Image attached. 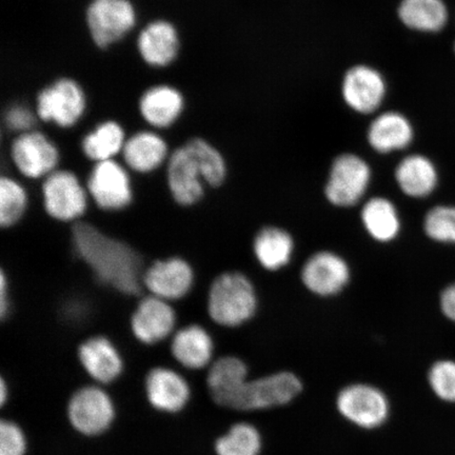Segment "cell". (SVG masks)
Listing matches in <instances>:
<instances>
[{
	"mask_svg": "<svg viewBox=\"0 0 455 455\" xmlns=\"http://www.w3.org/2000/svg\"><path fill=\"white\" fill-rule=\"evenodd\" d=\"M70 240L73 252L102 286L124 297H140L146 267L138 250L84 220L71 225Z\"/></svg>",
	"mask_w": 455,
	"mask_h": 455,
	"instance_id": "1",
	"label": "cell"
},
{
	"mask_svg": "<svg viewBox=\"0 0 455 455\" xmlns=\"http://www.w3.org/2000/svg\"><path fill=\"white\" fill-rule=\"evenodd\" d=\"M258 305L254 284L242 272L221 273L210 284L207 312L216 325L240 327L251 320Z\"/></svg>",
	"mask_w": 455,
	"mask_h": 455,
	"instance_id": "2",
	"label": "cell"
},
{
	"mask_svg": "<svg viewBox=\"0 0 455 455\" xmlns=\"http://www.w3.org/2000/svg\"><path fill=\"white\" fill-rule=\"evenodd\" d=\"M303 384L292 372L282 371L267 377L246 380L219 403L240 411H264L287 405L297 397Z\"/></svg>",
	"mask_w": 455,
	"mask_h": 455,
	"instance_id": "3",
	"label": "cell"
},
{
	"mask_svg": "<svg viewBox=\"0 0 455 455\" xmlns=\"http://www.w3.org/2000/svg\"><path fill=\"white\" fill-rule=\"evenodd\" d=\"M42 195L45 213L60 223L76 224L87 213V187L69 170H55L48 175L44 180Z\"/></svg>",
	"mask_w": 455,
	"mask_h": 455,
	"instance_id": "4",
	"label": "cell"
},
{
	"mask_svg": "<svg viewBox=\"0 0 455 455\" xmlns=\"http://www.w3.org/2000/svg\"><path fill=\"white\" fill-rule=\"evenodd\" d=\"M136 10L130 0H92L85 20L96 47L109 48L122 41L136 25Z\"/></svg>",
	"mask_w": 455,
	"mask_h": 455,
	"instance_id": "5",
	"label": "cell"
},
{
	"mask_svg": "<svg viewBox=\"0 0 455 455\" xmlns=\"http://www.w3.org/2000/svg\"><path fill=\"white\" fill-rule=\"evenodd\" d=\"M371 178V168L365 159L345 153L334 159L330 170L326 198L335 207H354L366 195Z\"/></svg>",
	"mask_w": 455,
	"mask_h": 455,
	"instance_id": "6",
	"label": "cell"
},
{
	"mask_svg": "<svg viewBox=\"0 0 455 455\" xmlns=\"http://www.w3.org/2000/svg\"><path fill=\"white\" fill-rule=\"evenodd\" d=\"M87 100L81 84L74 79H57L38 93L36 116L45 123L71 128L84 116Z\"/></svg>",
	"mask_w": 455,
	"mask_h": 455,
	"instance_id": "7",
	"label": "cell"
},
{
	"mask_svg": "<svg viewBox=\"0 0 455 455\" xmlns=\"http://www.w3.org/2000/svg\"><path fill=\"white\" fill-rule=\"evenodd\" d=\"M85 187L90 198L102 212H123L133 202L132 183L128 171L114 159L96 163Z\"/></svg>",
	"mask_w": 455,
	"mask_h": 455,
	"instance_id": "8",
	"label": "cell"
},
{
	"mask_svg": "<svg viewBox=\"0 0 455 455\" xmlns=\"http://www.w3.org/2000/svg\"><path fill=\"white\" fill-rule=\"evenodd\" d=\"M195 283V269L189 261L180 256L153 261L146 267L142 275V287L148 294L169 303L185 299Z\"/></svg>",
	"mask_w": 455,
	"mask_h": 455,
	"instance_id": "9",
	"label": "cell"
},
{
	"mask_svg": "<svg viewBox=\"0 0 455 455\" xmlns=\"http://www.w3.org/2000/svg\"><path fill=\"white\" fill-rule=\"evenodd\" d=\"M339 411L352 424L363 429L382 426L389 415V402L377 387L354 384L345 387L338 395Z\"/></svg>",
	"mask_w": 455,
	"mask_h": 455,
	"instance_id": "10",
	"label": "cell"
},
{
	"mask_svg": "<svg viewBox=\"0 0 455 455\" xmlns=\"http://www.w3.org/2000/svg\"><path fill=\"white\" fill-rule=\"evenodd\" d=\"M178 315L169 301L147 294L141 297L130 316L134 339L145 346H155L172 338Z\"/></svg>",
	"mask_w": 455,
	"mask_h": 455,
	"instance_id": "11",
	"label": "cell"
},
{
	"mask_svg": "<svg viewBox=\"0 0 455 455\" xmlns=\"http://www.w3.org/2000/svg\"><path fill=\"white\" fill-rule=\"evenodd\" d=\"M11 158L21 175L30 180L45 179L57 170L60 151L38 131L21 133L11 145Z\"/></svg>",
	"mask_w": 455,
	"mask_h": 455,
	"instance_id": "12",
	"label": "cell"
},
{
	"mask_svg": "<svg viewBox=\"0 0 455 455\" xmlns=\"http://www.w3.org/2000/svg\"><path fill=\"white\" fill-rule=\"evenodd\" d=\"M70 422L84 435H98L109 428L116 409L107 392L95 386L83 387L68 406Z\"/></svg>",
	"mask_w": 455,
	"mask_h": 455,
	"instance_id": "13",
	"label": "cell"
},
{
	"mask_svg": "<svg viewBox=\"0 0 455 455\" xmlns=\"http://www.w3.org/2000/svg\"><path fill=\"white\" fill-rule=\"evenodd\" d=\"M167 183L171 197L180 207L191 208L201 203L206 184L195 156L186 145L168 158Z\"/></svg>",
	"mask_w": 455,
	"mask_h": 455,
	"instance_id": "14",
	"label": "cell"
},
{
	"mask_svg": "<svg viewBox=\"0 0 455 455\" xmlns=\"http://www.w3.org/2000/svg\"><path fill=\"white\" fill-rule=\"evenodd\" d=\"M300 278L311 293L318 297H333L349 283L350 267L339 254L320 251L307 259Z\"/></svg>",
	"mask_w": 455,
	"mask_h": 455,
	"instance_id": "15",
	"label": "cell"
},
{
	"mask_svg": "<svg viewBox=\"0 0 455 455\" xmlns=\"http://www.w3.org/2000/svg\"><path fill=\"white\" fill-rule=\"evenodd\" d=\"M385 78L374 68L358 65L345 74L341 96L350 109L360 114H371L382 106L386 98Z\"/></svg>",
	"mask_w": 455,
	"mask_h": 455,
	"instance_id": "16",
	"label": "cell"
},
{
	"mask_svg": "<svg viewBox=\"0 0 455 455\" xmlns=\"http://www.w3.org/2000/svg\"><path fill=\"white\" fill-rule=\"evenodd\" d=\"M77 357L96 382L110 384L121 377L124 360L116 344L105 335H92L78 345Z\"/></svg>",
	"mask_w": 455,
	"mask_h": 455,
	"instance_id": "17",
	"label": "cell"
},
{
	"mask_svg": "<svg viewBox=\"0 0 455 455\" xmlns=\"http://www.w3.org/2000/svg\"><path fill=\"white\" fill-rule=\"evenodd\" d=\"M145 389L152 407L171 413L184 409L191 395L187 380L167 367L151 369L146 377Z\"/></svg>",
	"mask_w": 455,
	"mask_h": 455,
	"instance_id": "18",
	"label": "cell"
},
{
	"mask_svg": "<svg viewBox=\"0 0 455 455\" xmlns=\"http://www.w3.org/2000/svg\"><path fill=\"white\" fill-rule=\"evenodd\" d=\"M170 351L180 365L201 370L212 363L214 340L206 328L190 323L176 330L171 338Z\"/></svg>",
	"mask_w": 455,
	"mask_h": 455,
	"instance_id": "19",
	"label": "cell"
},
{
	"mask_svg": "<svg viewBox=\"0 0 455 455\" xmlns=\"http://www.w3.org/2000/svg\"><path fill=\"white\" fill-rule=\"evenodd\" d=\"M138 50L141 60L147 65L156 68L167 67L178 57L179 32L168 20L152 21L140 31Z\"/></svg>",
	"mask_w": 455,
	"mask_h": 455,
	"instance_id": "20",
	"label": "cell"
},
{
	"mask_svg": "<svg viewBox=\"0 0 455 455\" xmlns=\"http://www.w3.org/2000/svg\"><path fill=\"white\" fill-rule=\"evenodd\" d=\"M185 99L180 91L168 84H158L145 91L139 102L142 118L150 126L164 129L172 126L183 113Z\"/></svg>",
	"mask_w": 455,
	"mask_h": 455,
	"instance_id": "21",
	"label": "cell"
},
{
	"mask_svg": "<svg viewBox=\"0 0 455 455\" xmlns=\"http://www.w3.org/2000/svg\"><path fill=\"white\" fill-rule=\"evenodd\" d=\"M413 138L411 123L403 114L395 111L380 114L370 124L367 132L370 147L382 155L406 149Z\"/></svg>",
	"mask_w": 455,
	"mask_h": 455,
	"instance_id": "22",
	"label": "cell"
},
{
	"mask_svg": "<svg viewBox=\"0 0 455 455\" xmlns=\"http://www.w3.org/2000/svg\"><path fill=\"white\" fill-rule=\"evenodd\" d=\"M122 155L126 166L140 174L155 172L170 156L167 142L151 131H140L127 139Z\"/></svg>",
	"mask_w": 455,
	"mask_h": 455,
	"instance_id": "23",
	"label": "cell"
},
{
	"mask_svg": "<svg viewBox=\"0 0 455 455\" xmlns=\"http://www.w3.org/2000/svg\"><path fill=\"white\" fill-rule=\"evenodd\" d=\"M437 171L430 159L419 155L409 156L397 164L395 180L407 196H429L437 186Z\"/></svg>",
	"mask_w": 455,
	"mask_h": 455,
	"instance_id": "24",
	"label": "cell"
},
{
	"mask_svg": "<svg viewBox=\"0 0 455 455\" xmlns=\"http://www.w3.org/2000/svg\"><path fill=\"white\" fill-rule=\"evenodd\" d=\"M253 252L264 269L281 270L292 259L294 241L291 235L282 228L266 227L255 235Z\"/></svg>",
	"mask_w": 455,
	"mask_h": 455,
	"instance_id": "25",
	"label": "cell"
},
{
	"mask_svg": "<svg viewBox=\"0 0 455 455\" xmlns=\"http://www.w3.org/2000/svg\"><path fill=\"white\" fill-rule=\"evenodd\" d=\"M363 228L379 243H390L400 235L401 219L395 204L385 197H373L361 212Z\"/></svg>",
	"mask_w": 455,
	"mask_h": 455,
	"instance_id": "26",
	"label": "cell"
},
{
	"mask_svg": "<svg viewBox=\"0 0 455 455\" xmlns=\"http://www.w3.org/2000/svg\"><path fill=\"white\" fill-rule=\"evenodd\" d=\"M397 14L407 28L427 33L441 31L448 20L443 0H402Z\"/></svg>",
	"mask_w": 455,
	"mask_h": 455,
	"instance_id": "27",
	"label": "cell"
},
{
	"mask_svg": "<svg viewBox=\"0 0 455 455\" xmlns=\"http://www.w3.org/2000/svg\"><path fill=\"white\" fill-rule=\"evenodd\" d=\"M126 134L121 124L107 121L96 126L84 136L82 150L85 157L96 163L111 161L123 152L126 144Z\"/></svg>",
	"mask_w": 455,
	"mask_h": 455,
	"instance_id": "28",
	"label": "cell"
},
{
	"mask_svg": "<svg viewBox=\"0 0 455 455\" xmlns=\"http://www.w3.org/2000/svg\"><path fill=\"white\" fill-rule=\"evenodd\" d=\"M248 367L241 358L223 356L210 366L207 385L213 401L218 403L248 379Z\"/></svg>",
	"mask_w": 455,
	"mask_h": 455,
	"instance_id": "29",
	"label": "cell"
},
{
	"mask_svg": "<svg viewBox=\"0 0 455 455\" xmlns=\"http://www.w3.org/2000/svg\"><path fill=\"white\" fill-rule=\"evenodd\" d=\"M185 145L195 156L204 184L213 188L223 185L227 179V164L221 153L204 139H191Z\"/></svg>",
	"mask_w": 455,
	"mask_h": 455,
	"instance_id": "30",
	"label": "cell"
},
{
	"mask_svg": "<svg viewBox=\"0 0 455 455\" xmlns=\"http://www.w3.org/2000/svg\"><path fill=\"white\" fill-rule=\"evenodd\" d=\"M263 446L261 435L251 424L238 423L215 443L218 455H259Z\"/></svg>",
	"mask_w": 455,
	"mask_h": 455,
	"instance_id": "31",
	"label": "cell"
},
{
	"mask_svg": "<svg viewBox=\"0 0 455 455\" xmlns=\"http://www.w3.org/2000/svg\"><path fill=\"white\" fill-rule=\"evenodd\" d=\"M28 206V193L14 179L0 180V226L10 229L25 218Z\"/></svg>",
	"mask_w": 455,
	"mask_h": 455,
	"instance_id": "32",
	"label": "cell"
},
{
	"mask_svg": "<svg viewBox=\"0 0 455 455\" xmlns=\"http://www.w3.org/2000/svg\"><path fill=\"white\" fill-rule=\"evenodd\" d=\"M426 235L435 242L455 243V208L440 206L427 213Z\"/></svg>",
	"mask_w": 455,
	"mask_h": 455,
	"instance_id": "33",
	"label": "cell"
},
{
	"mask_svg": "<svg viewBox=\"0 0 455 455\" xmlns=\"http://www.w3.org/2000/svg\"><path fill=\"white\" fill-rule=\"evenodd\" d=\"M429 385L435 395L447 403H455V362H436L429 370Z\"/></svg>",
	"mask_w": 455,
	"mask_h": 455,
	"instance_id": "34",
	"label": "cell"
},
{
	"mask_svg": "<svg viewBox=\"0 0 455 455\" xmlns=\"http://www.w3.org/2000/svg\"><path fill=\"white\" fill-rule=\"evenodd\" d=\"M27 443L19 426L3 420L0 424V455H25Z\"/></svg>",
	"mask_w": 455,
	"mask_h": 455,
	"instance_id": "35",
	"label": "cell"
},
{
	"mask_svg": "<svg viewBox=\"0 0 455 455\" xmlns=\"http://www.w3.org/2000/svg\"><path fill=\"white\" fill-rule=\"evenodd\" d=\"M5 124L11 131L14 132L26 133L32 131L36 122V116L28 109V108L21 105L11 107L5 113Z\"/></svg>",
	"mask_w": 455,
	"mask_h": 455,
	"instance_id": "36",
	"label": "cell"
},
{
	"mask_svg": "<svg viewBox=\"0 0 455 455\" xmlns=\"http://www.w3.org/2000/svg\"><path fill=\"white\" fill-rule=\"evenodd\" d=\"M12 310V299H11L10 281L4 269L0 271V317L7 320Z\"/></svg>",
	"mask_w": 455,
	"mask_h": 455,
	"instance_id": "37",
	"label": "cell"
},
{
	"mask_svg": "<svg viewBox=\"0 0 455 455\" xmlns=\"http://www.w3.org/2000/svg\"><path fill=\"white\" fill-rule=\"evenodd\" d=\"M441 307L443 315L455 322V283L443 290L441 297Z\"/></svg>",
	"mask_w": 455,
	"mask_h": 455,
	"instance_id": "38",
	"label": "cell"
},
{
	"mask_svg": "<svg viewBox=\"0 0 455 455\" xmlns=\"http://www.w3.org/2000/svg\"><path fill=\"white\" fill-rule=\"evenodd\" d=\"M9 391L7 383H5L4 379H0V402L4 403L5 400H7Z\"/></svg>",
	"mask_w": 455,
	"mask_h": 455,
	"instance_id": "39",
	"label": "cell"
}]
</instances>
